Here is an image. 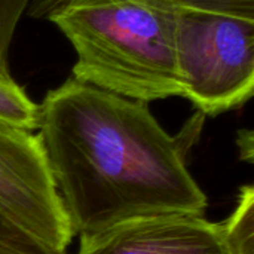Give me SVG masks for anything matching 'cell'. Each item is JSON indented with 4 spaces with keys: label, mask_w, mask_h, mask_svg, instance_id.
Masks as SVG:
<instances>
[{
    "label": "cell",
    "mask_w": 254,
    "mask_h": 254,
    "mask_svg": "<svg viewBox=\"0 0 254 254\" xmlns=\"http://www.w3.org/2000/svg\"><path fill=\"white\" fill-rule=\"evenodd\" d=\"M196 113L168 134L147 103L67 79L39 104L37 137L73 235L158 216H204L207 195L189 173Z\"/></svg>",
    "instance_id": "cell-1"
},
{
    "label": "cell",
    "mask_w": 254,
    "mask_h": 254,
    "mask_svg": "<svg viewBox=\"0 0 254 254\" xmlns=\"http://www.w3.org/2000/svg\"><path fill=\"white\" fill-rule=\"evenodd\" d=\"M174 0H67L49 16L71 43V77L141 103L182 97Z\"/></svg>",
    "instance_id": "cell-2"
},
{
    "label": "cell",
    "mask_w": 254,
    "mask_h": 254,
    "mask_svg": "<svg viewBox=\"0 0 254 254\" xmlns=\"http://www.w3.org/2000/svg\"><path fill=\"white\" fill-rule=\"evenodd\" d=\"M182 97L204 116L246 104L254 91V15L179 7Z\"/></svg>",
    "instance_id": "cell-3"
},
{
    "label": "cell",
    "mask_w": 254,
    "mask_h": 254,
    "mask_svg": "<svg viewBox=\"0 0 254 254\" xmlns=\"http://www.w3.org/2000/svg\"><path fill=\"white\" fill-rule=\"evenodd\" d=\"M0 211L58 253L73 232L37 134L0 122Z\"/></svg>",
    "instance_id": "cell-4"
},
{
    "label": "cell",
    "mask_w": 254,
    "mask_h": 254,
    "mask_svg": "<svg viewBox=\"0 0 254 254\" xmlns=\"http://www.w3.org/2000/svg\"><path fill=\"white\" fill-rule=\"evenodd\" d=\"M77 254H232L222 223L204 216L144 217L80 237Z\"/></svg>",
    "instance_id": "cell-5"
},
{
    "label": "cell",
    "mask_w": 254,
    "mask_h": 254,
    "mask_svg": "<svg viewBox=\"0 0 254 254\" xmlns=\"http://www.w3.org/2000/svg\"><path fill=\"white\" fill-rule=\"evenodd\" d=\"M254 190L241 188L232 214L222 223L232 254H254Z\"/></svg>",
    "instance_id": "cell-6"
},
{
    "label": "cell",
    "mask_w": 254,
    "mask_h": 254,
    "mask_svg": "<svg viewBox=\"0 0 254 254\" xmlns=\"http://www.w3.org/2000/svg\"><path fill=\"white\" fill-rule=\"evenodd\" d=\"M39 121V104L34 103L15 79H0V122L36 131Z\"/></svg>",
    "instance_id": "cell-7"
},
{
    "label": "cell",
    "mask_w": 254,
    "mask_h": 254,
    "mask_svg": "<svg viewBox=\"0 0 254 254\" xmlns=\"http://www.w3.org/2000/svg\"><path fill=\"white\" fill-rule=\"evenodd\" d=\"M65 1L67 0H31L25 13L34 19H48V16ZM174 1L186 7L228 10V12L254 15V0H174Z\"/></svg>",
    "instance_id": "cell-8"
},
{
    "label": "cell",
    "mask_w": 254,
    "mask_h": 254,
    "mask_svg": "<svg viewBox=\"0 0 254 254\" xmlns=\"http://www.w3.org/2000/svg\"><path fill=\"white\" fill-rule=\"evenodd\" d=\"M0 254L58 253L0 211Z\"/></svg>",
    "instance_id": "cell-9"
},
{
    "label": "cell",
    "mask_w": 254,
    "mask_h": 254,
    "mask_svg": "<svg viewBox=\"0 0 254 254\" xmlns=\"http://www.w3.org/2000/svg\"><path fill=\"white\" fill-rule=\"evenodd\" d=\"M31 0H0V79H13L9 67V51L21 16Z\"/></svg>",
    "instance_id": "cell-10"
}]
</instances>
